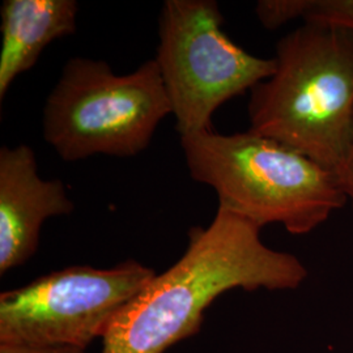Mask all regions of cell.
I'll return each instance as SVG.
<instances>
[{
	"label": "cell",
	"mask_w": 353,
	"mask_h": 353,
	"mask_svg": "<svg viewBox=\"0 0 353 353\" xmlns=\"http://www.w3.org/2000/svg\"><path fill=\"white\" fill-rule=\"evenodd\" d=\"M252 221L217 207L208 227L190 230L186 252L115 314L102 353H164L195 335L207 307L228 290H293L307 270L265 245Z\"/></svg>",
	"instance_id": "6da1fadb"
},
{
	"label": "cell",
	"mask_w": 353,
	"mask_h": 353,
	"mask_svg": "<svg viewBox=\"0 0 353 353\" xmlns=\"http://www.w3.org/2000/svg\"><path fill=\"white\" fill-rule=\"evenodd\" d=\"M274 59V75L250 90L249 130L336 172L353 139V32L303 23Z\"/></svg>",
	"instance_id": "7a4b0ae2"
},
{
	"label": "cell",
	"mask_w": 353,
	"mask_h": 353,
	"mask_svg": "<svg viewBox=\"0 0 353 353\" xmlns=\"http://www.w3.org/2000/svg\"><path fill=\"white\" fill-rule=\"evenodd\" d=\"M181 147L190 176L214 190L219 207L259 228L307 234L348 202L335 172L250 130L185 135Z\"/></svg>",
	"instance_id": "3957f363"
},
{
	"label": "cell",
	"mask_w": 353,
	"mask_h": 353,
	"mask_svg": "<svg viewBox=\"0 0 353 353\" xmlns=\"http://www.w3.org/2000/svg\"><path fill=\"white\" fill-rule=\"evenodd\" d=\"M169 114L154 59L115 75L105 61L74 57L46 99L43 138L67 163L96 154L131 157L148 148Z\"/></svg>",
	"instance_id": "277c9868"
},
{
	"label": "cell",
	"mask_w": 353,
	"mask_h": 353,
	"mask_svg": "<svg viewBox=\"0 0 353 353\" xmlns=\"http://www.w3.org/2000/svg\"><path fill=\"white\" fill-rule=\"evenodd\" d=\"M214 0H165L159 17L156 63L181 137L212 130L225 102L274 75L272 58L255 57L223 30Z\"/></svg>",
	"instance_id": "5b68a950"
},
{
	"label": "cell",
	"mask_w": 353,
	"mask_h": 353,
	"mask_svg": "<svg viewBox=\"0 0 353 353\" xmlns=\"http://www.w3.org/2000/svg\"><path fill=\"white\" fill-rule=\"evenodd\" d=\"M157 274L128 259L112 268L71 265L0 294V343L87 350Z\"/></svg>",
	"instance_id": "8992f818"
},
{
	"label": "cell",
	"mask_w": 353,
	"mask_h": 353,
	"mask_svg": "<svg viewBox=\"0 0 353 353\" xmlns=\"http://www.w3.org/2000/svg\"><path fill=\"white\" fill-rule=\"evenodd\" d=\"M75 203L63 182L38 173L37 157L26 145L0 150V275L26 263L38 250L46 220L71 214Z\"/></svg>",
	"instance_id": "52a82bcc"
},
{
	"label": "cell",
	"mask_w": 353,
	"mask_h": 353,
	"mask_svg": "<svg viewBox=\"0 0 353 353\" xmlns=\"http://www.w3.org/2000/svg\"><path fill=\"white\" fill-rule=\"evenodd\" d=\"M75 0H4L0 49V100L13 81L37 63L42 51L59 38L75 34Z\"/></svg>",
	"instance_id": "ba28073f"
},
{
	"label": "cell",
	"mask_w": 353,
	"mask_h": 353,
	"mask_svg": "<svg viewBox=\"0 0 353 353\" xmlns=\"http://www.w3.org/2000/svg\"><path fill=\"white\" fill-rule=\"evenodd\" d=\"M300 19L353 32V0H301Z\"/></svg>",
	"instance_id": "9c48e42d"
},
{
	"label": "cell",
	"mask_w": 353,
	"mask_h": 353,
	"mask_svg": "<svg viewBox=\"0 0 353 353\" xmlns=\"http://www.w3.org/2000/svg\"><path fill=\"white\" fill-rule=\"evenodd\" d=\"M0 353H85V351L79 348H71V347H43V345L0 343Z\"/></svg>",
	"instance_id": "30bf717a"
},
{
	"label": "cell",
	"mask_w": 353,
	"mask_h": 353,
	"mask_svg": "<svg viewBox=\"0 0 353 353\" xmlns=\"http://www.w3.org/2000/svg\"><path fill=\"white\" fill-rule=\"evenodd\" d=\"M341 190L347 198V201H351L353 208V139L352 144L350 147V151L347 153L343 164L335 172Z\"/></svg>",
	"instance_id": "8fae6325"
}]
</instances>
